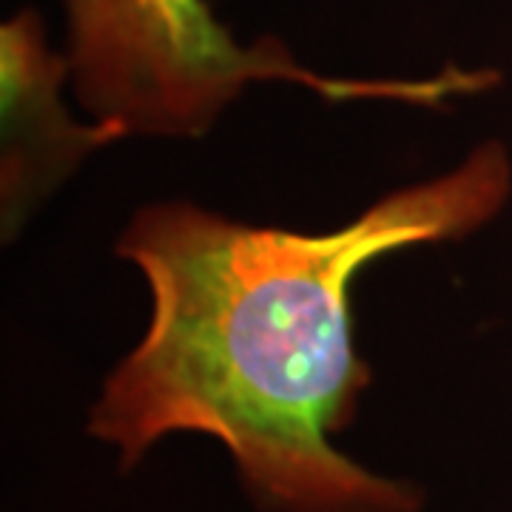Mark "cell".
Returning <instances> with one entry per match:
<instances>
[{
    "instance_id": "6da1fadb",
    "label": "cell",
    "mask_w": 512,
    "mask_h": 512,
    "mask_svg": "<svg viewBox=\"0 0 512 512\" xmlns=\"http://www.w3.org/2000/svg\"><path fill=\"white\" fill-rule=\"evenodd\" d=\"M510 200V148L484 140L333 231L251 225L191 200L137 208L114 251L146 282L148 322L100 382L86 436L123 476L171 436L214 439L256 512H424L419 481L336 444L373 384L353 285L393 251L470 239Z\"/></svg>"
},
{
    "instance_id": "3957f363",
    "label": "cell",
    "mask_w": 512,
    "mask_h": 512,
    "mask_svg": "<svg viewBox=\"0 0 512 512\" xmlns=\"http://www.w3.org/2000/svg\"><path fill=\"white\" fill-rule=\"evenodd\" d=\"M72 86L66 52L49 46L43 18L20 9L0 26V239L18 242L37 211L83 163L128 140L111 123H80L63 89Z\"/></svg>"
},
{
    "instance_id": "7a4b0ae2",
    "label": "cell",
    "mask_w": 512,
    "mask_h": 512,
    "mask_svg": "<svg viewBox=\"0 0 512 512\" xmlns=\"http://www.w3.org/2000/svg\"><path fill=\"white\" fill-rule=\"evenodd\" d=\"M72 94L89 120L126 137L197 140L256 83H293L325 103L384 100L444 109L493 89L498 72L447 66L433 77H330L274 35L239 43L205 0H63Z\"/></svg>"
}]
</instances>
